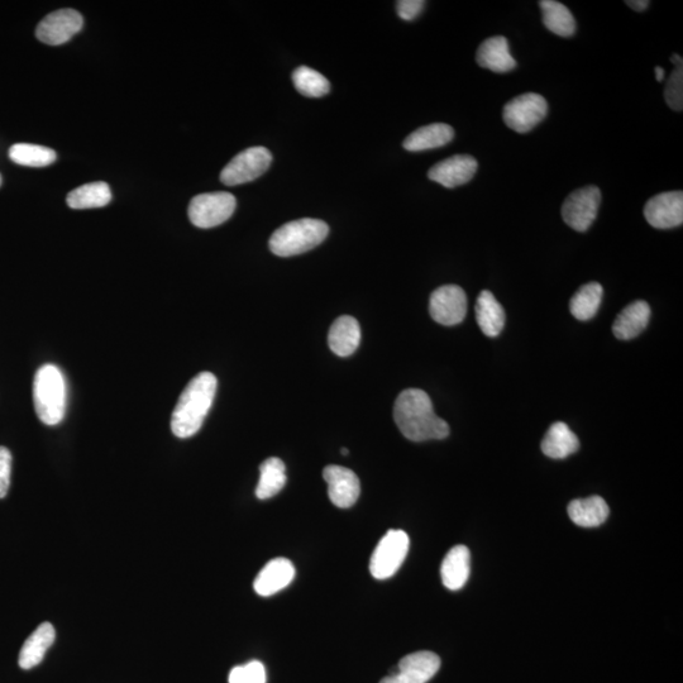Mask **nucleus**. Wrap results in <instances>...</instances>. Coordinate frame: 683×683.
<instances>
[{
    "instance_id": "obj_31",
    "label": "nucleus",
    "mask_w": 683,
    "mask_h": 683,
    "mask_svg": "<svg viewBox=\"0 0 683 683\" xmlns=\"http://www.w3.org/2000/svg\"><path fill=\"white\" fill-rule=\"evenodd\" d=\"M293 83L296 90L308 98H322L331 92L329 81L308 66H300L294 71Z\"/></svg>"
},
{
    "instance_id": "obj_33",
    "label": "nucleus",
    "mask_w": 683,
    "mask_h": 683,
    "mask_svg": "<svg viewBox=\"0 0 683 683\" xmlns=\"http://www.w3.org/2000/svg\"><path fill=\"white\" fill-rule=\"evenodd\" d=\"M665 99L668 107L676 112H682L683 109V68L676 66L672 71L670 78L667 80L665 88Z\"/></svg>"
},
{
    "instance_id": "obj_40",
    "label": "nucleus",
    "mask_w": 683,
    "mask_h": 683,
    "mask_svg": "<svg viewBox=\"0 0 683 683\" xmlns=\"http://www.w3.org/2000/svg\"><path fill=\"white\" fill-rule=\"evenodd\" d=\"M2 181H3L2 175H0V185H2Z\"/></svg>"
},
{
    "instance_id": "obj_27",
    "label": "nucleus",
    "mask_w": 683,
    "mask_h": 683,
    "mask_svg": "<svg viewBox=\"0 0 683 683\" xmlns=\"http://www.w3.org/2000/svg\"><path fill=\"white\" fill-rule=\"evenodd\" d=\"M112 200V191L107 183L85 184L71 191L68 195V205L71 209L102 208Z\"/></svg>"
},
{
    "instance_id": "obj_2",
    "label": "nucleus",
    "mask_w": 683,
    "mask_h": 683,
    "mask_svg": "<svg viewBox=\"0 0 683 683\" xmlns=\"http://www.w3.org/2000/svg\"><path fill=\"white\" fill-rule=\"evenodd\" d=\"M217 377L210 372L195 376L181 394L171 418L176 437L189 438L202 428L217 393Z\"/></svg>"
},
{
    "instance_id": "obj_21",
    "label": "nucleus",
    "mask_w": 683,
    "mask_h": 683,
    "mask_svg": "<svg viewBox=\"0 0 683 683\" xmlns=\"http://www.w3.org/2000/svg\"><path fill=\"white\" fill-rule=\"evenodd\" d=\"M55 638L56 633L52 624H41L23 644L18 658L19 667L23 670H31L40 665L44 661L45 654L54 644Z\"/></svg>"
},
{
    "instance_id": "obj_4",
    "label": "nucleus",
    "mask_w": 683,
    "mask_h": 683,
    "mask_svg": "<svg viewBox=\"0 0 683 683\" xmlns=\"http://www.w3.org/2000/svg\"><path fill=\"white\" fill-rule=\"evenodd\" d=\"M33 401L38 418L46 425H56L65 417L66 384L59 367L42 366L33 382Z\"/></svg>"
},
{
    "instance_id": "obj_9",
    "label": "nucleus",
    "mask_w": 683,
    "mask_h": 683,
    "mask_svg": "<svg viewBox=\"0 0 683 683\" xmlns=\"http://www.w3.org/2000/svg\"><path fill=\"white\" fill-rule=\"evenodd\" d=\"M600 203L601 191L597 186L573 191L562 205L563 221L577 232H586L595 222Z\"/></svg>"
},
{
    "instance_id": "obj_39",
    "label": "nucleus",
    "mask_w": 683,
    "mask_h": 683,
    "mask_svg": "<svg viewBox=\"0 0 683 683\" xmlns=\"http://www.w3.org/2000/svg\"><path fill=\"white\" fill-rule=\"evenodd\" d=\"M342 455H343V456H347V455H348V450H347V448H343V450H342Z\"/></svg>"
},
{
    "instance_id": "obj_18",
    "label": "nucleus",
    "mask_w": 683,
    "mask_h": 683,
    "mask_svg": "<svg viewBox=\"0 0 683 683\" xmlns=\"http://www.w3.org/2000/svg\"><path fill=\"white\" fill-rule=\"evenodd\" d=\"M361 342V328L357 320L350 315H343L332 324L328 334L329 348L339 357H348L355 353Z\"/></svg>"
},
{
    "instance_id": "obj_36",
    "label": "nucleus",
    "mask_w": 683,
    "mask_h": 683,
    "mask_svg": "<svg viewBox=\"0 0 683 683\" xmlns=\"http://www.w3.org/2000/svg\"><path fill=\"white\" fill-rule=\"evenodd\" d=\"M627 3V6L634 9L635 12H643L646 11V9L649 6V2L647 0H629Z\"/></svg>"
},
{
    "instance_id": "obj_30",
    "label": "nucleus",
    "mask_w": 683,
    "mask_h": 683,
    "mask_svg": "<svg viewBox=\"0 0 683 683\" xmlns=\"http://www.w3.org/2000/svg\"><path fill=\"white\" fill-rule=\"evenodd\" d=\"M9 157L17 165L27 167H45L57 159L56 152L49 147L31 145V143H17L9 150Z\"/></svg>"
},
{
    "instance_id": "obj_12",
    "label": "nucleus",
    "mask_w": 683,
    "mask_h": 683,
    "mask_svg": "<svg viewBox=\"0 0 683 683\" xmlns=\"http://www.w3.org/2000/svg\"><path fill=\"white\" fill-rule=\"evenodd\" d=\"M83 16L75 9H60L42 19L36 30L38 40L46 45L59 46L68 42L83 28Z\"/></svg>"
},
{
    "instance_id": "obj_38",
    "label": "nucleus",
    "mask_w": 683,
    "mask_h": 683,
    "mask_svg": "<svg viewBox=\"0 0 683 683\" xmlns=\"http://www.w3.org/2000/svg\"><path fill=\"white\" fill-rule=\"evenodd\" d=\"M671 61H672L673 64H675L676 66H681V65H682V57H681L680 55H676V54H675V55H672Z\"/></svg>"
},
{
    "instance_id": "obj_19",
    "label": "nucleus",
    "mask_w": 683,
    "mask_h": 683,
    "mask_svg": "<svg viewBox=\"0 0 683 683\" xmlns=\"http://www.w3.org/2000/svg\"><path fill=\"white\" fill-rule=\"evenodd\" d=\"M471 572V553L466 546H456L446 554L442 562L441 576L448 590H461Z\"/></svg>"
},
{
    "instance_id": "obj_23",
    "label": "nucleus",
    "mask_w": 683,
    "mask_h": 683,
    "mask_svg": "<svg viewBox=\"0 0 683 683\" xmlns=\"http://www.w3.org/2000/svg\"><path fill=\"white\" fill-rule=\"evenodd\" d=\"M476 320L482 333L490 338L498 337L505 326V312L503 305L496 300L489 290L481 291L477 298Z\"/></svg>"
},
{
    "instance_id": "obj_34",
    "label": "nucleus",
    "mask_w": 683,
    "mask_h": 683,
    "mask_svg": "<svg viewBox=\"0 0 683 683\" xmlns=\"http://www.w3.org/2000/svg\"><path fill=\"white\" fill-rule=\"evenodd\" d=\"M12 455L8 448L0 447V499L6 498L11 485Z\"/></svg>"
},
{
    "instance_id": "obj_6",
    "label": "nucleus",
    "mask_w": 683,
    "mask_h": 683,
    "mask_svg": "<svg viewBox=\"0 0 683 683\" xmlns=\"http://www.w3.org/2000/svg\"><path fill=\"white\" fill-rule=\"evenodd\" d=\"M236 207L237 200L231 193L218 191L194 197L189 204L188 214L195 227L208 229L227 222Z\"/></svg>"
},
{
    "instance_id": "obj_15",
    "label": "nucleus",
    "mask_w": 683,
    "mask_h": 683,
    "mask_svg": "<svg viewBox=\"0 0 683 683\" xmlns=\"http://www.w3.org/2000/svg\"><path fill=\"white\" fill-rule=\"evenodd\" d=\"M479 169L475 157L456 155L438 162L429 170L428 178L444 188L453 189L471 181Z\"/></svg>"
},
{
    "instance_id": "obj_37",
    "label": "nucleus",
    "mask_w": 683,
    "mask_h": 683,
    "mask_svg": "<svg viewBox=\"0 0 683 683\" xmlns=\"http://www.w3.org/2000/svg\"><path fill=\"white\" fill-rule=\"evenodd\" d=\"M654 71H656L657 81H662L663 79H665V69H662L661 66H657V68L654 69Z\"/></svg>"
},
{
    "instance_id": "obj_28",
    "label": "nucleus",
    "mask_w": 683,
    "mask_h": 683,
    "mask_svg": "<svg viewBox=\"0 0 683 683\" xmlns=\"http://www.w3.org/2000/svg\"><path fill=\"white\" fill-rule=\"evenodd\" d=\"M286 468L280 458L271 457L260 466V481L257 485L256 496L260 500H267L279 494L286 484Z\"/></svg>"
},
{
    "instance_id": "obj_5",
    "label": "nucleus",
    "mask_w": 683,
    "mask_h": 683,
    "mask_svg": "<svg viewBox=\"0 0 683 683\" xmlns=\"http://www.w3.org/2000/svg\"><path fill=\"white\" fill-rule=\"evenodd\" d=\"M409 544L408 534L403 530H389L372 553L371 575L376 580H386L393 577L407 558Z\"/></svg>"
},
{
    "instance_id": "obj_29",
    "label": "nucleus",
    "mask_w": 683,
    "mask_h": 683,
    "mask_svg": "<svg viewBox=\"0 0 683 683\" xmlns=\"http://www.w3.org/2000/svg\"><path fill=\"white\" fill-rule=\"evenodd\" d=\"M604 289L599 283H590L582 286L570 302V310L576 319L586 322L595 317L603 300Z\"/></svg>"
},
{
    "instance_id": "obj_20",
    "label": "nucleus",
    "mask_w": 683,
    "mask_h": 683,
    "mask_svg": "<svg viewBox=\"0 0 683 683\" xmlns=\"http://www.w3.org/2000/svg\"><path fill=\"white\" fill-rule=\"evenodd\" d=\"M649 319H651V308L648 303L644 300H637L624 308L615 319L614 336L622 341H630L647 328Z\"/></svg>"
},
{
    "instance_id": "obj_7",
    "label": "nucleus",
    "mask_w": 683,
    "mask_h": 683,
    "mask_svg": "<svg viewBox=\"0 0 683 683\" xmlns=\"http://www.w3.org/2000/svg\"><path fill=\"white\" fill-rule=\"evenodd\" d=\"M272 162V155L265 147H251L242 151L224 167L221 181L227 186H236L259 179Z\"/></svg>"
},
{
    "instance_id": "obj_26",
    "label": "nucleus",
    "mask_w": 683,
    "mask_h": 683,
    "mask_svg": "<svg viewBox=\"0 0 683 683\" xmlns=\"http://www.w3.org/2000/svg\"><path fill=\"white\" fill-rule=\"evenodd\" d=\"M539 6L542 9L544 26L548 31L560 37H571L576 32L575 17L562 3L556 0H542Z\"/></svg>"
},
{
    "instance_id": "obj_35",
    "label": "nucleus",
    "mask_w": 683,
    "mask_h": 683,
    "mask_svg": "<svg viewBox=\"0 0 683 683\" xmlns=\"http://www.w3.org/2000/svg\"><path fill=\"white\" fill-rule=\"evenodd\" d=\"M424 6L423 0H400L396 3V11L404 21H413L422 13Z\"/></svg>"
},
{
    "instance_id": "obj_14",
    "label": "nucleus",
    "mask_w": 683,
    "mask_h": 683,
    "mask_svg": "<svg viewBox=\"0 0 683 683\" xmlns=\"http://www.w3.org/2000/svg\"><path fill=\"white\" fill-rule=\"evenodd\" d=\"M328 484V495L338 508L348 509L356 504L361 494L360 480L355 472L342 466H327L323 471Z\"/></svg>"
},
{
    "instance_id": "obj_13",
    "label": "nucleus",
    "mask_w": 683,
    "mask_h": 683,
    "mask_svg": "<svg viewBox=\"0 0 683 683\" xmlns=\"http://www.w3.org/2000/svg\"><path fill=\"white\" fill-rule=\"evenodd\" d=\"M644 217L653 228L671 229L683 223L682 191H667L654 195L644 207Z\"/></svg>"
},
{
    "instance_id": "obj_17",
    "label": "nucleus",
    "mask_w": 683,
    "mask_h": 683,
    "mask_svg": "<svg viewBox=\"0 0 683 683\" xmlns=\"http://www.w3.org/2000/svg\"><path fill=\"white\" fill-rule=\"evenodd\" d=\"M294 577L293 563L286 558H275L259 573L253 587L260 596H271L288 587Z\"/></svg>"
},
{
    "instance_id": "obj_11",
    "label": "nucleus",
    "mask_w": 683,
    "mask_h": 683,
    "mask_svg": "<svg viewBox=\"0 0 683 683\" xmlns=\"http://www.w3.org/2000/svg\"><path fill=\"white\" fill-rule=\"evenodd\" d=\"M429 313L442 326H456L467 314V296L460 286L444 285L433 291Z\"/></svg>"
},
{
    "instance_id": "obj_32",
    "label": "nucleus",
    "mask_w": 683,
    "mask_h": 683,
    "mask_svg": "<svg viewBox=\"0 0 683 683\" xmlns=\"http://www.w3.org/2000/svg\"><path fill=\"white\" fill-rule=\"evenodd\" d=\"M228 681L229 683H266L265 667L259 661L234 667L229 673Z\"/></svg>"
},
{
    "instance_id": "obj_25",
    "label": "nucleus",
    "mask_w": 683,
    "mask_h": 683,
    "mask_svg": "<svg viewBox=\"0 0 683 683\" xmlns=\"http://www.w3.org/2000/svg\"><path fill=\"white\" fill-rule=\"evenodd\" d=\"M573 523L584 528H595L609 518V506L600 496L571 501L567 508Z\"/></svg>"
},
{
    "instance_id": "obj_10",
    "label": "nucleus",
    "mask_w": 683,
    "mask_h": 683,
    "mask_svg": "<svg viewBox=\"0 0 683 683\" xmlns=\"http://www.w3.org/2000/svg\"><path fill=\"white\" fill-rule=\"evenodd\" d=\"M439 668L441 658L436 653L423 651L408 654L380 683H427L436 676Z\"/></svg>"
},
{
    "instance_id": "obj_16",
    "label": "nucleus",
    "mask_w": 683,
    "mask_h": 683,
    "mask_svg": "<svg viewBox=\"0 0 683 683\" xmlns=\"http://www.w3.org/2000/svg\"><path fill=\"white\" fill-rule=\"evenodd\" d=\"M477 64L481 68L505 74L517 68V61L511 56L509 42L503 36L487 38L482 42L476 54Z\"/></svg>"
},
{
    "instance_id": "obj_24",
    "label": "nucleus",
    "mask_w": 683,
    "mask_h": 683,
    "mask_svg": "<svg viewBox=\"0 0 683 683\" xmlns=\"http://www.w3.org/2000/svg\"><path fill=\"white\" fill-rule=\"evenodd\" d=\"M453 138H455V131L451 126L434 123L420 127L419 130L413 132L405 138L403 146L410 152L427 151L446 146L452 142Z\"/></svg>"
},
{
    "instance_id": "obj_3",
    "label": "nucleus",
    "mask_w": 683,
    "mask_h": 683,
    "mask_svg": "<svg viewBox=\"0 0 683 683\" xmlns=\"http://www.w3.org/2000/svg\"><path fill=\"white\" fill-rule=\"evenodd\" d=\"M329 227L319 219L303 218L284 224L270 238V250L279 257H291L313 250L326 240Z\"/></svg>"
},
{
    "instance_id": "obj_8",
    "label": "nucleus",
    "mask_w": 683,
    "mask_h": 683,
    "mask_svg": "<svg viewBox=\"0 0 683 683\" xmlns=\"http://www.w3.org/2000/svg\"><path fill=\"white\" fill-rule=\"evenodd\" d=\"M548 103L542 95L527 93L511 99L504 107L506 126L518 133H527L547 117Z\"/></svg>"
},
{
    "instance_id": "obj_22",
    "label": "nucleus",
    "mask_w": 683,
    "mask_h": 683,
    "mask_svg": "<svg viewBox=\"0 0 683 683\" xmlns=\"http://www.w3.org/2000/svg\"><path fill=\"white\" fill-rule=\"evenodd\" d=\"M541 447L547 457L563 460L579 451L580 441L566 423L556 422L549 427Z\"/></svg>"
},
{
    "instance_id": "obj_1",
    "label": "nucleus",
    "mask_w": 683,
    "mask_h": 683,
    "mask_svg": "<svg viewBox=\"0 0 683 683\" xmlns=\"http://www.w3.org/2000/svg\"><path fill=\"white\" fill-rule=\"evenodd\" d=\"M394 419L409 441H439L450 436V425L434 413L432 400L423 390H404L395 401Z\"/></svg>"
}]
</instances>
